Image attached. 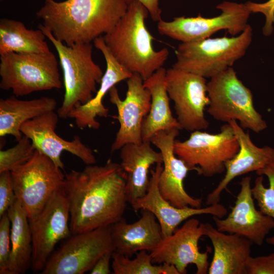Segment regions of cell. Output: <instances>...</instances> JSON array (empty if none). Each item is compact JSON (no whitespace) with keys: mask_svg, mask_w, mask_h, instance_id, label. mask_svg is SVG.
<instances>
[{"mask_svg":"<svg viewBox=\"0 0 274 274\" xmlns=\"http://www.w3.org/2000/svg\"><path fill=\"white\" fill-rule=\"evenodd\" d=\"M136 257L131 259L124 255L114 252L112 269L113 274H180L176 267L171 264H154L150 252H138Z\"/></svg>","mask_w":274,"mask_h":274,"instance_id":"f1b7e54d","label":"cell"},{"mask_svg":"<svg viewBox=\"0 0 274 274\" xmlns=\"http://www.w3.org/2000/svg\"><path fill=\"white\" fill-rule=\"evenodd\" d=\"M59 117L54 111L49 112L27 121L20 130L31 140L36 150L50 158L62 170L64 164L61 155L63 151L76 156L86 165L94 164L96 159L93 151L82 143L79 136L66 141L57 134L55 130Z\"/></svg>","mask_w":274,"mask_h":274,"instance_id":"e0dca14e","label":"cell"},{"mask_svg":"<svg viewBox=\"0 0 274 274\" xmlns=\"http://www.w3.org/2000/svg\"><path fill=\"white\" fill-rule=\"evenodd\" d=\"M114 252H109L101 256L90 270V273L110 274L112 273L110 269V264Z\"/></svg>","mask_w":274,"mask_h":274,"instance_id":"d590c367","label":"cell"},{"mask_svg":"<svg viewBox=\"0 0 274 274\" xmlns=\"http://www.w3.org/2000/svg\"><path fill=\"white\" fill-rule=\"evenodd\" d=\"M161 164L158 163L150 170L151 177L146 194L131 206L136 212L142 209L152 212L161 226L163 237L170 235L181 223L193 216L211 215L222 218L227 215V209L219 203L203 208H181L172 205L162 196L159 190L158 181L163 169Z\"/></svg>","mask_w":274,"mask_h":274,"instance_id":"d6986e66","label":"cell"},{"mask_svg":"<svg viewBox=\"0 0 274 274\" xmlns=\"http://www.w3.org/2000/svg\"><path fill=\"white\" fill-rule=\"evenodd\" d=\"M206 235L214 249L209 274H246V265L251 256L253 243L235 234L225 233L205 223Z\"/></svg>","mask_w":274,"mask_h":274,"instance_id":"cb8c5ba5","label":"cell"},{"mask_svg":"<svg viewBox=\"0 0 274 274\" xmlns=\"http://www.w3.org/2000/svg\"><path fill=\"white\" fill-rule=\"evenodd\" d=\"M221 11L219 15L205 18L177 17L171 21L162 19L158 22L159 33L172 39L186 43L210 38L214 33L225 30L232 36L242 33L248 25L251 12L246 3L224 1L216 7Z\"/></svg>","mask_w":274,"mask_h":274,"instance_id":"30bf717a","label":"cell"},{"mask_svg":"<svg viewBox=\"0 0 274 274\" xmlns=\"http://www.w3.org/2000/svg\"><path fill=\"white\" fill-rule=\"evenodd\" d=\"M0 88L16 96L60 89L62 81L54 54L11 52L0 55Z\"/></svg>","mask_w":274,"mask_h":274,"instance_id":"52a82bcc","label":"cell"},{"mask_svg":"<svg viewBox=\"0 0 274 274\" xmlns=\"http://www.w3.org/2000/svg\"><path fill=\"white\" fill-rule=\"evenodd\" d=\"M125 98L122 100L116 86L109 91L110 100L117 108L120 127L111 146V152L120 150L127 144H140L142 141V126L148 114L151 101L150 91L144 86V80L138 73H133L127 81Z\"/></svg>","mask_w":274,"mask_h":274,"instance_id":"9a60e30c","label":"cell"},{"mask_svg":"<svg viewBox=\"0 0 274 274\" xmlns=\"http://www.w3.org/2000/svg\"><path fill=\"white\" fill-rule=\"evenodd\" d=\"M179 129L162 130L156 132L151 143L161 152L163 169L158 181V188L162 196L177 208H201L202 199L191 196L184 187V180L191 169L175 154L174 145Z\"/></svg>","mask_w":274,"mask_h":274,"instance_id":"ac0fdd59","label":"cell"},{"mask_svg":"<svg viewBox=\"0 0 274 274\" xmlns=\"http://www.w3.org/2000/svg\"><path fill=\"white\" fill-rule=\"evenodd\" d=\"M246 4L251 13H260L265 17V22L262 28L265 36L271 35L274 27V0H268L262 3L249 1Z\"/></svg>","mask_w":274,"mask_h":274,"instance_id":"836d02e7","label":"cell"},{"mask_svg":"<svg viewBox=\"0 0 274 274\" xmlns=\"http://www.w3.org/2000/svg\"><path fill=\"white\" fill-rule=\"evenodd\" d=\"M11 172L16 199L29 220L42 211L56 191L63 189L65 175L62 169L37 150L29 160Z\"/></svg>","mask_w":274,"mask_h":274,"instance_id":"9c48e42d","label":"cell"},{"mask_svg":"<svg viewBox=\"0 0 274 274\" xmlns=\"http://www.w3.org/2000/svg\"><path fill=\"white\" fill-rule=\"evenodd\" d=\"M239 146L232 126L226 123L220 132H191L185 141L175 140L174 150L191 170L211 177L225 171L226 163L238 152Z\"/></svg>","mask_w":274,"mask_h":274,"instance_id":"ba28073f","label":"cell"},{"mask_svg":"<svg viewBox=\"0 0 274 274\" xmlns=\"http://www.w3.org/2000/svg\"><path fill=\"white\" fill-rule=\"evenodd\" d=\"M128 5V0H45L36 15L57 40L71 46L91 43L110 31Z\"/></svg>","mask_w":274,"mask_h":274,"instance_id":"7a4b0ae2","label":"cell"},{"mask_svg":"<svg viewBox=\"0 0 274 274\" xmlns=\"http://www.w3.org/2000/svg\"><path fill=\"white\" fill-rule=\"evenodd\" d=\"M206 235L205 224L190 218L170 235L163 237L150 252L153 263L173 265L180 274L187 273L188 265L193 264L196 267V274L208 273L209 250L201 252L198 247L199 239Z\"/></svg>","mask_w":274,"mask_h":274,"instance_id":"5bb4252c","label":"cell"},{"mask_svg":"<svg viewBox=\"0 0 274 274\" xmlns=\"http://www.w3.org/2000/svg\"><path fill=\"white\" fill-rule=\"evenodd\" d=\"M0 218V274H8L11 250V221L7 212Z\"/></svg>","mask_w":274,"mask_h":274,"instance_id":"1f68e13d","label":"cell"},{"mask_svg":"<svg viewBox=\"0 0 274 274\" xmlns=\"http://www.w3.org/2000/svg\"><path fill=\"white\" fill-rule=\"evenodd\" d=\"M7 212L11 225L8 274H23L31 265L32 261V236L29 219L17 199Z\"/></svg>","mask_w":274,"mask_h":274,"instance_id":"4316f807","label":"cell"},{"mask_svg":"<svg viewBox=\"0 0 274 274\" xmlns=\"http://www.w3.org/2000/svg\"><path fill=\"white\" fill-rule=\"evenodd\" d=\"M166 70L162 67L144 81V86L151 96L149 112L142 126L143 142L150 141L157 132L174 129H182L170 109L166 85Z\"/></svg>","mask_w":274,"mask_h":274,"instance_id":"d4e9b609","label":"cell"},{"mask_svg":"<svg viewBox=\"0 0 274 274\" xmlns=\"http://www.w3.org/2000/svg\"><path fill=\"white\" fill-rule=\"evenodd\" d=\"M252 37V28L248 24L236 36L181 43L176 51L177 60L172 67L211 79L232 67L245 55Z\"/></svg>","mask_w":274,"mask_h":274,"instance_id":"5b68a950","label":"cell"},{"mask_svg":"<svg viewBox=\"0 0 274 274\" xmlns=\"http://www.w3.org/2000/svg\"><path fill=\"white\" fill-rule=\"evenodd\" d=\"M93 43L103 54L107 67L95 95L85 104L76 105L68 115L67 118L74 119L77 126L81 129L86 127L93 129L99 128L100 124L96 118L107 117L109 114V109L102 103L104 96L116 84L127 80L133 74L114 57L106 45L102 36L96 38Z\"/></svg>","mask_w":274,"mask_h":274,"instance_id":"ffe728a7","label":"cell"},{"mask_svg":"<svg viewBox=\"0 0 274 274\" xmlns=\"http://www.w3.org/2000/svg\"><path fill=\"white\" fill-rule=\"evenodd\" d=\"M127 176L120 164L87 165L65 175L63 190L68 202L70 226L76 234L111 226L120 220L127 201Z\"/></svg>","mask_w":274,"mask_h":274,"instance_id":"6da1fadb","label":"cell"},{"mask_svg":"<svg viewBox=\"0 0 274 274\" xmlns=\"http://www.w3.org/2000/svg\"><path fill=\"white\" fill-rule=\"evenodd\" d=\"M148 15V10L140 2L128 0L125 14L102 36L116 60L132 73L140 74L144 81L163 67L169 55L166 48L154 49V38L145 25Z\"/></svg>","mask_w":274,"mask_h":274,"instance_id":"3957f363","label":"cell"},{"mask_svg":"<svg viewBox=\"0 0 274 274\" xmlns=\"http://www.w3.org/2000/svg\"><path fill=\"white\" fill-rule=\"evenodd\" d=\"M252 193L259 210L274 220V159L257 171Z\"/></svg>","mask_w":274,"mask_h":274,"instance_id":"f546056e","label":"cell"},{"mask_svg":"<svg viewBox=\"0 0 274 274\" xmlns=\"http://www.w3.org/2000/svg\"><path fill=\"white\" fill-rule=\"evenodd\" d=\"M38 28L52 43L59 56L65 92L57 113L60 118H66L76 105L85 104L93 97L104 73L93 59L91 43L68 46L57 40L43 24Z\"/></svg>","mask_w":274,"mask_h":274,"instance_id":"277c9868","label":"cell"},{"mask_svg":"<svg viewBox=\"0 0 274 274\" xmlns=\"http://www.w3.org/2000/svg\"><path fill=\"white\" fill-rule=\"evenodd\" d=\"M16 199L11 172L0 173V217L8 211Z\"/></svg>","mask_w":274,"mask_h":274,"instance_id":"d6a6232c","label":"cell"},{"mask_svg":"<svg viewBox=\"0 0 274 274\" xmlns=\"http://www.w3.org/2000/svg\"><path fill=\"white\" fill-rule=\"evenodd\" d=\"M148 10L152 19L158 22L161 20V10L159 8V0H137Z\"/></svg>","mask_w":274,"mask_h":274,"instance_id":"8d00e7d4","label":"cell"},{"mask_svg":"<svg viewBox=\"0 0 274 274\" xmlns=\"http://www.w3.org/2000/svg\"><path fill=\"white\" fill-rule=\"evenodd\" d=\"M141 217L131 223L122 217L111 225V236L115 252L131 258L138 252H150L163 238L161 226L149 210H141Z\"/></svg>","mask_w":274,"mask_h":274,"instance_id":"7402d4cb","label":"cell"},{"mask_svg":"<svg viewBox=\"0 0 274 274\" xmlns=\"http://www.w3.org/2000/svg\"><path fill=\"white\" fill-rule=\"evenodd\" d=\"M251 180L250 176L242 179L240 191L228 216L225 218L213 216V219L218 230L237 234L261 246L274 228V220L255 208Z\"/></svg>","mask_w":274,"mask_h":274,"instance_id":"2e32d148","label":"cell"},{"mask_svg":"<svg viewBox=\"0 0 274 274\" xmlns=\"http://www.w3.org/2000/svg\"><path fill=\"white\" fill-rule=\"evenodd\" d=\"M35 151L31 140L23 135L16 145L0 151V173L12 172L25 163L31 158Z\"/></svg>","mask_w":274,"mask_h":274,"instance_id":"4dcf8cb0","label":"cell"},{"mask_svg":"<svg viewBox=\"0 0 274 274\" xmlns=\"http://www.w3.org/2000/svg\"><path fill=\"white\" fill-rule=\"evenodd\" d=\"M246 274H274V252L267 255L250 256L246 265Z\"/></svg>","mask_w":274,"mask_h":274,"instance_id":"e575fe53","label":"cell"},{"mask_svg":"<svg viewBox=\"0 0 274 274\" xmlns=\"http://www.w3.org/2000/svg\"><path fill=\"white\" fill-rule=\"evenodd\" d=\"M210 99L207 112L216 120L228 123L238 121L244 129L255 133L267 126L255 109L251 91L238 78L230 67L211 78L207 83Z\"/></svg>","mask_w":274,"mask_h":274,"instance_id":"8992f818","label":"cell"},{"mask_svg":"<svg viewBox=\"0 0 274 274\" xmlns=\"http://www.w3.org/2000/svg\"><path fill=\"white\" fill-rule=\"evenodd\" d=\"M111 226L73 234L49 258L42 274H83L105 254L115 251Z\"/></svg>","mask_w":274,"mask_h":274,"instance_id":"8fae6325","label":"cell"},{"mask_svg":"<svg viewBox=\"0 0 274 274\" xmlns=\"http://www.w3.org/2000/svg\"><path fill=\"white\" fill-rule=\"evenodd\" d=\"M265 241L268 244L274 246V235L266 238Z\"/></svg>","mask_w":274,"mask_h":274,"instance_id":"74e56055","label":"cell"},{"mask_svg":"<svg viewBox=\"0 0 274 274\" xmlns=\"http://www.w3.org/2000/svg\"><path fill=\"white\" fill-rule=\"evenodd\" d=\"M206 79L173 67L166 70L167 91L182 129L191 132L205 130L209 125L204 115L210 102Z\"/></svg>","mask_w":274,"mask_h":274,"instance_id":"7c38bea8","label":"cell"},{"mask_svg":"<svg viewBox=\"0 0 274 274\" xmlns=\"http://www.w3.org/2000/svg\"><path fill=\"white\" fill-rule=\"evenodd\" d=\"M150 141L140 144H127L120 149V163L127 176L126 195L131 205L147 193L150 182L148 174L151 166L163 163L160 152L153 149Z\"/></svg>","mask_w":274,"mask_h":274,"instance_id":"603a6c76","label":"cell"},{"mask_svg":"<svg viewBox=\"0 0 274 274\" xmlns=\"http://www.w3.org/2000/svg\"><path fill=\"white\" fill-rule=\"evenodd\" d=\"M56 100L42 96L30 100H20L13 96L0 99V136H13L19 141L23 136L20 128L27 121L53 111Z\"/></svg>","mask_w":274,"mask_h":274,"instance_id":"484cf974","label":"cell"},{"mask_svg":"<svg viewBox=\"0 0 274 274\" xmlns=\"http://www.w3.org/2000/svg\"><path fill=\"white\" fill-rule=\"evenodd\" d=\"M69 219L68 204L62 189L52 195L40 213L29 220L34 271L41 272L57 243L72 235Z\"/></svg>","mask_w":274,"mask_h":274,"instance_id":"4fadbf2b","label":"cell"},{"mask_svg":"<svg viewBox=\"0 0 274 274\" xmlns=\"http://www.w3.org/2000/svg\"><path fill=\"white\" fill-rule=\"evenodd\" d=\"M46 38L39 28L29 29L19 21L0 20V55L11 52L48 53L51 51Z\"/></svg>","mask_w":274,"mask_h":274,"instance_id":"83f0119b","label":"cell"},{"mask_svg":"<svg viewBox=\"0 0 274 274\" xmlns=\"http://www.w3.org/2000/svg\"><path fill=\"white\" fill-rule=\"evenodd\" d=\"M232 127L239 148L237 154L225 164V174L217 186L206 197L207 206L220 202L221 194L236 177L264 168L274 159V149L269 146L260 148L252 141L236 121L228 123Z\"/></svg>","mask_w":274,"mask_h":274,"instance_id":"44dd1931","label":"cell"}]
</instances>
